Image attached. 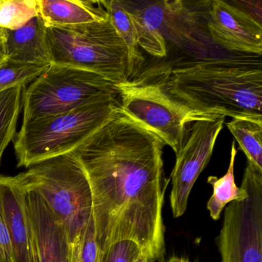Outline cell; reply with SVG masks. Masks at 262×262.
<instances>
[{
  "label": "cell",
  "instance_id": "17",
  "mask_svg": "<svg viewBox=\"0 0 262 262\" xmlns=\"http://www.w3.org/2000/svg\"><path fill=\"white\" fill-rule=\"evenodd\" d=\"M237 153L234 141L231 144L229 166L226 174L222 178L216 176L208 178V182L213 188V194L207 203V208L213 220L217 221L220 219L222 210L228 204L243 200L248 195L245 188L242 186L239 188L234 182V166Z\"/></svg>",
  "mask_w": 262,
  "mask_h": 262
},
{
  "label": "cell",
  "instance_id": "20",
  "mask_svg": "<svg viewBox=\"0 0 262 262\" xmlns=\"http://www.w3.org/2000/svg\"><path fill=\"white\" fill-rule=\"evenodd\" d=\"M50 66V64L24 63L4 58L0 61V92L17 86L25 88Z\"/></svg>",
  "mask_w": 262,
  "mask_h": 262
},
{
  "label": "cell",
  "instance_id": "19",
  "mask_svg": "<svg viewBox=\"0 0 262 262\" xmlns=\"http://www.w3.org/2000/svg\"><path fill=\"white\" fill-rule=\"evenodd\" d=\"M24 89L17 86L0 92V165L6 148L16 137Z\"/></svg>",
  "mask_w": 262,
  "mask_h": 262
},
{
  "label": "cell",
  "instance_id": "3",
  "mask_svg": "<svg viewBox=\"0 0 262 262\" xmlns=\"http://www.w3.org/2000/svg\"><path fill=\"white\" fill-rule=\"evenodd\" d=\"M14 177L23 186L37 191L62 224L73 262L93 216L91 187L79 161L68 153L42 161Z\"/></svg>",
  "mask_w": 262,
  "mask_h": 262
},
{
  "label": "cell",
  "instance_id": "10",
  "mask_svg": "<svg viewBox=\"0 0 262 262\" xmlns=\"http://www.w3.org/2000/svg\"><path fill=\"white\" fill-rule=\"evenodd\" d=\"M206 26L210 37L221 48L236 54L261 56V22L236 1H211Z\"/></svg>",
  "mask_w": 262,
  "mask_h": 262
},
{
  "label": "cell",
  "instance_id": "26",
  "mask_svg": "<svg viewBox=\"0 0 262 262\" xmlns=\"http://www.w3.org/2000/svg\"><path fill=\"white\" fill-rule=\"evenodd\" d=\"M166 262H188L186 259L183 257H172Z\"/></svg>",
  "mask_w": 262,
  "mask_h": 262
},
{
  "label": "cell",
  "instance_id": "21",
  "mask_svg": "<svg viewBox=\"0 0 262 262\" xmlns=\"http://www.w3.org/2000/svg\"><path fill=\"white\" fill-rule=\"evenodd\" d=\"M38 15L37 0H0V29L18 30Z\"/></svg>",
  "mask_w": 262,
  "mask_h": 262
},
{
  "label": "cell",
  "instance_id": "8",
  "mask_svg": "<svg viewBox=\"0 0 262 262\" xmlns=\"http://www.w3.org/2000/svg\"><path fill=\"white\" fill-rule=\"evenodd\" d=\"M116 86L121 110L177 152L185 125L194 119L191 111L171 99L159 82L134 77Z\"/></svg>",
  "mask_w": 262,
  "mask_h": 262
},
{
  "label": "cell",
  "instance_id": "25",
  "mask_svg": "<svg viewBox=\"0 0 262 262\" xmlns=\"http://www.w3.org/2000/svg\"><path fill=\"white\" fill-rule=\"evenodd\" d=\"M136 262H152L151 260H150L149 257L148 256L145 255V254H142L140 255V257L137 259Z\"/></svg>",
  "mask_w": 262,
  "mask_h": 262
},
{
  "label": "cell",
  "instance_id": "12",
  "mask_svg": "<svg viewBox=\"0 0 262 262\" xmlns=\"http://www.w3.org/2000/svg\"><path fill=\"white\" fill-rule=\"evenodd\" d=\"M0 208L10 234L13 262H39L27 190L14 176H0Z\"/></svg>",
  "mask_w": 262,
  "mask_h": 262
},
{
  "label": "cell",
  "instance_id": "16",
  "mask_svg": "<svg viewBox=\"0 0 262 262\" xmlns=\"http://www.w3.org/2000/svg\"><path fill=\"white\" fill-rule=\"evenodd\" d=\"M108 16L115 30L126 46L128 55V80L137 76L145 63L141 53L136 28L125 4L119 0L105 1Z\"/></svg>",
  "mask_w": 262,
  "mask_h": 262
},
{
  "label": "cell",
  "instance_id": "13",
  "mask_svg": "<svg viewBox=\"0 0 262 262\" xmlns=\"http://www.w3.org/2000/svg\"><path fill=\"white\" fill-rule=\"evenodd\" d=\"M24 188L27 190V205L36 240L38 260L72 262L70 243L62 224L37 191L26 187Z\"/></svg>",
  "mask_w": 262,
  "mask_h": 262
},
{
  "label": "cell",
  "instance_id": "4",
  "mask_svg": "<svg viewBox=\"0 0 262 262\" xmlns=\"http://www.w3.org/2000/svg\"><path fill=\"white\" fill-rule=\"evenodd\" d=\"M119 107L118 98L104 99L71 111L23 122L14 139L17 166L29 168L72 152Z\"/></svg>",
  "mask_w": 262,
  "mask_h": 262
},
{
  "label": "cell",
  "instance_id": "5",
  "mask_svg": "<svg viewBox=\"0 0 262 262\" xmlns=\"http://www.w3.org/2000/svg\"><path fill=\"white\" fill-rule=\"evenodd\" d=\"M50 64L92 72L112 83L128 80L126 46L112 24L105 20L65 28H47Z\"/></svg>",
  "mask_w": 262,
  "mask_h": 262
},
{
  "label": "cell",
  "instance_id": "9",
  "mask_svg": "<svg viewBox=\"0 0 262 262\" xmlns=\"http://www.w3.org/2000/svg\"><path fill=\"white\" fill-rule=\"evenodd\" d=\"M225 122V117L211 116L195 117L185 125L171 176L170 202L174 217L185 214L190 192L211 159Z\"/></svg>",
  "mask_w": 262,
  "mask_h": 262
},
{
  "label": "cell",
  "instance_id": "24",
  "mask_svg": "<svg viewBox=\"0 0 262 262\" xmlns=\"http://www.w3.org/2000/svg\"><path fill=\"white\" fill-rule=\"evenodd\" d=\"M0 262H13L11 242L5 219L0 208Z\"/></svg>",
  "mask_w": 262,
  "mask_h": 262
},
{
  "label": "cell",
  "instance_id": "22",
  "mask_svg": "<svg viewBox=\"0 0 262 262\" xmlns=\"http://www.w3.org/2000/svg\"><path fill=\"white\" fill-rule=\"evenodd\" d=\"M142 254L140 247L133 241H119L100 254L99 262H136Z\"/></svg>",
  "mask_w": 262,
  "mask_h": 262
},
{
  "label": "cell",
  "instance_id": "7",
  "mask_svg": "<svg viewBox=\"0 0 262 262\" xmlns=\"http://www.w3.org/2000/svg\"><path fill=\"white\" fill-rule=\"evenodd\" d=\"M247 198L225 208L219 236L221 262H262V171L247 162Z\"/></svg>",
  "mask_w": 262,
  "mask_h": 262
},
{
  "label": "cell",
  "instance_id": "11",
  "mask_svg": "<svg viewBox=\"0 0 262 262\" xmlns=\"http://www.w3.org/2000/svg\"><path fill=\"white\" fill-rule=\"evenodd\" d=\"M182 1L146 3L139 8L128 9L136 30L140 48L157 58L167 56L170 39H181L179 34L187 31L183 19L190 11Z\"/></svg>",
  "mask_w": 262,
  "mask_h": 262
},
{
  "label": "cell",
  "instance_id": "18",
  "mask_svg": "<svg viewBox=\"0 0 262 262\" xmlns=\"http://www.w3.org/2000/svg\"><path fill=\"white\" fill-rule=\"evenodd\" d=\"M226 125L248 162L262 171V119L234 118Z\"/></svg>",
  "mask_w": 262,
  "mask_h": 262
},
{
  "label": "cell",
  "instance_id": "1",
  "mask_svg": "<svg viewBox=\"0 0 262 262\" xmlns=\"http://www.w3.org/2000/svg\"><path fill=\"white\" fill-rule=\"evenodd\" d=\"M165 145L119 106L72 151L91 187L100 254L116 242L131 240L152 262L163 255Z\"/></svg>",
  "mask_w": 262,
  "mask_h": 262
},
{
  "label": "cell",
  "instance_id": "23",
  "mask_svg": "<svg viewBox=\"0 0 262 262\" xmlns=\"http://www.w3.org/2000/svg\"><path fill=\"white\" fill-rule=\"evenodd\" d=\"M100 257L94 219L92 217L73 262H99Z\"/></svg>",
  "mask_w": 262,
  "mask_h": 262
},
{
  "label": "cell",
  "instance_id": "14",
  "mask_svg": "<svg viewBox=\"0 0 262 262\" xmlns=\"http://www.w3.org/2000/svg\"><path fill=\"white\" fill-rule=\"evenodd\" d=\"M46 27L38 15L16 30L0 29V51L7 59L31 64H50Z\"/></svg>",
  "mask_w": 262,
  "mask_h": 262
},
{
  "label": "cell",
  "instance_id": "2",
  "mask_svg": "<svg viewBox=\"0 0 262 262\" xmlns=\"http://www.w3.org/2000/svg\"><path fill=\"white\" fill-rule=\"evenodd\" d=\"M159 82L194 119H262L261 56L235 54L178 63Z\"/></svg>",
  "mask_w": 262,
  "mask_h": 262
},
{
  "label": "cell",
  "instance_id": "6",
  "mask_svg": "<svg viewBox=\"0 0 262 262\" xmlns=\"http://www.w3.org/2000/svg\"><path fill=\"white\" fill-rule=\"evenodd\" d=\"M116 98V85L99 75L68 66L50 64L30 86L24 89L23 122Z\"/></svg>",
  "mask_w": 262,
  "mask_h": 262
},
{
  "label": "cell",
  "instance_id": "15",
  "mask_svg": "<svg viewBox=\"0 0 262 262\" xmlns=\"http://www.w3.org/2000/svg\"><path fill=\"white\" fill-rule=\"evenodd\" d=\"M38 13L47 28H65L108 19L105 1L37 0Z\"/></svg>",
  "mask_w": 262,
  "mask_h": 262
}]
</instances>
